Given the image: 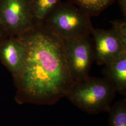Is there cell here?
<instances>
[{
  "mask_svg": "<svg viewBox=\"0 0 126 126\" xmlns=\"http://www.w3.org/2000/svg\"><path fill=\"white\" fill-rule=\"evenodd\" d=\"M19 37L25 49L23 67L14 78L20 100L50 105L66 97L74 82L63 40L43 24Z\"/></svg>",
  "mask_w": 126,
  "mask_h": 126,
  "instance_id": "cell-1",
  "label": "cell"
},
{
  "mask_svg": "<svg viewBox=\"0 0 126 126\" xmlns=\"http://www.w3.org/2000/svg\"><path fill=\"white\" fill-rule=\"evenodd\" d=\"M116 93L106 78L89 75L74 82L66 97L83 111L94 114L108 112Z\"/></svg>",
  "mask_w": 126,
  "mask_h": 126,
  "instance_id": "cell-2",
  "label": "cell"
},
{
  "mask_svg": "<svg viewBox=\"0 0 126 126\" xmlns=\"http://www.w3.org/2000/svg\"><path fill=\"white\" fill-rule=\"evenodd\" d=\"M43 25L63 41L91 36L94 29L90 16L69 1L60 3Z\"/></svg>",
  "mask_w": 126,
  "mask_h": 126,
  "instance_id": "cell-3",
  "label": "cell"
},
{
  "mask_svg": "<svg viewBox=\"0 0 126 126\" xmlns=\"http://www.w3.org/2000/svg\"><path fill=\"white\" fill-rule=\"evenodd\" d=\"M35 26L30 0H0V27L7 36H21Z\"/></svg>",
  "mask_w": 126,
  "mask_h": 126,
  "instance_id": "cell-4",
  "label": "cell"
},
{
  "mask_svg": "<svg viewBox=\"0 0 126 126\" xmlns=\"http://www.w3.org/2000/svg\"><path fill=\"white\" fill-rule=\"evenodd\" d=\"M63 41L67 67L74 83L88 76L95 61L93 43L90 36Z\"/></svg>",
  "mask_w": 126,
  "mask_h": 126,
  "instance_id": "cell-5",
  "label": "cell"
},
{
  "mask_svg": "<svg viewBox=\"0 0 126 126\" xmlns=\"http://www.w3.org/2000/svg\"><path fill=\"white\" fill-rule=\"evenodd\" d=\"M91 35L95 61L98 64H105L126 53V42L112 28L108 30L94 29Z\"/></svg>",
  "mask_w": 126,
  "mask_h": 126,
  "instance_id": "cell-6",
  "label": "cell"
},
{
  "mask_svg": "<svg viewBox=\"0 0 126 126\" xmlns=\"http://www.w3.org/2000/svg\"><path fill=\"white\" fill-rule=\"evenodd\" d=\"M24 55V46L19 36L8 37L0 45V60L14 78L21 72Z\"/></svg>",
  "mask_w": 126,
  "mask_h": 126,
  "instance_id": "cell-7",
  "label": "cell"
},
{
  "mask_svg": "<svg viewBox=\"0 0 126 126\" xmlns=\"http://www.w3.org/2000/svg\"><path fill=\"white\" fill-rule=\"evenodd\" d=\"M104 78L114 86L119 94L126 95V53L105 64L102 70Z\"/></svg>",
  "mask_w": 126,
  "mask_h": 126,
  "instance_id": "cell-8",
  "label": "cell"
},
{
  "mask_svg": "<svg viewBox=\"0 0 126 126\" xmlns=\"http://www.w3.org/2000/svg\"><path fill=\"white\" fill-rule=\"evenodd\" d=\"M61 2V0H30L35 25H43L47 16Z\"/></svg>",
  "mask_w": 126,
  "mask_h": 126,
  "instance_id": "cell-9",
  "label": "cell"
},
{
  "mask_svg": "<svg viewBox=\"0 0 126 126\" xmlns=\"http://www.w3.org/2000/svg\"><path fill=\"white\" fill-rule=\"evenodd\" d=\"M116 0H69L90 16H97Z\"/></svg>",
  "mask_w": 126,
  "mask_h": 126,
  "instance_id": "cell-10",
  "label": "cell"
},
{
  "mask_svg": "<svg viewBox=\"0 0 126 126\" xmlns=\"http://www.w3.org/2000/svg\"><path fill=\"white\" fill-rule=\"evenodd\" d=\"M109 113V126H126V99L111 105Z\"/></svg>",
  "mask_w": 126,
  "mask_h": 126,
  "instance_id": "cell-11",
  "label": "cell"
},
{
  "mask_svg": "<svg viewBox=\"0 0 126 126\" xmlns=\"http://www.w3.org/2000/svg\"><path fill=\"white\" fill-rule=\"evenodd\" d=\"M112 24V28L122 38L123 40L126 42V19H117L109 21Z\"/></svg>",
  "mask_w": 126,
  "mask_h": 126,
  "instance_id": "cell-12",
  "label": "cell"
},
{
  "mask_svg": "<svg viewBox=\"0 0 126 126\" xmlns=\"http://www.w3.org/2000/svg\"><path fill=\"white\" fill-rule=\"evenodd\" d=\"M121 10L124 18L126 17V0H117Z\"/></svg>",
  "mask_w": 126,
  "mask_h": 126,
  "instance_id": "cell-13",
  "label": "cell"
},
{
  "mask_svg": "<svg viewBox=\"0 0 126 126\" xmlns=\"http://www.w3.org/2000/svg\"><path fill=\"white\" fill-rule=\"evenodd\" d=\"M8 37V36H7V35L0 27V45L2 42Z\"/></svg>",
  "mask_w": 126,
  "mask_h": 126,
  "instance_id": "cell-14",
  "label": "cell"
}]
</instances>
